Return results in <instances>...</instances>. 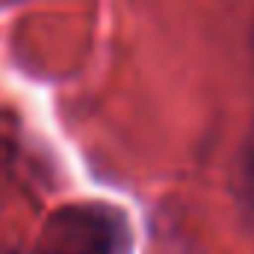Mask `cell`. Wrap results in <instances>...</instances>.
Returning <instances> with one entry per match:
<instances>
[{
  "label": "cell",
  "instance_id": "6da1fadb",
  "mask_svg": "<svg viewBox=\"0 0 254 254\" xmlns=\"http://www.w3.org/2000/svg\"><path fill=\"white\" fill-rule=\"evenodd\" d=\"M125 222L107 204H65L45 222L33 254H122Z\"/></svg>",
  "mask_w": 254,
  "mask_h": 254
},
{
  "label": "cell",
  "instance_id": "7a4b0ae2",
  "mask_svg": "<svg viewBox=\"0 0 254 254\" xmlns=\"http://www.w3.org/2000/svg\"><path fill=\"white\" fill-rule=\"evenodd\" d=\"M243 195H246V204L254 213V127L246 139V151H243Z\"/></svg>",
  "mask_w": 254,
  "mask_h": 254
}]
</instances>
